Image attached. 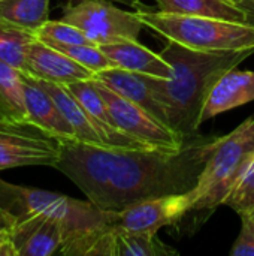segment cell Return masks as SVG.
<instances>
[{"label": "cell", "instance_id": "52a82bcc", "mask_svg": "<svg viewBox=\"0 0 254 256\" xmlns=\"http://www.w3.org/2000/svg\"><path fill=\"white\" fill-rule=\"evenodd\" d=\"M61 141L30 120H0V171L16 166H52Z\"/></svg>", "mask_w": 254, "mask_h": 256}, {"label": "cell", "instance_id": "4316f807", "mask_svg": "<svg viewBox=\"0 0 254 256\" xmlns=\"http://www.w3.org/2000/svg\"><path fill=\"white\" fill-rule=\"evenodd\" d=\"M0 256H18L12 242V228H0Z\"/></svg>", "mask_w": 254, "mask_h": 256}, {"label": "cell", "instance_id": "1f68e13d", "mask_svg": "<svg viewBox=\"0 0 254 256\" xmlns=\"http://www.w3.org/2000/svg\"><path fill=\"white\" fill-rule=\"evenodd\" d=\"M243 214H244V213H243ZM247 214H249V216H250V218H252V219L254 220V208H253V210H250V212H249Z\"/></svg>", "mask_w": 254, "mask_h": 256}, {"label": "cell", "instance_id": "4fadbf2b", "mask_svg": "<svg viewBox=\"0 0 254 256\" xmlns=\"http://www.w3.org/2000/svg\"><path fill=\"white\" fill-rule=\"evenodd\" d=\"M22 92L28 120L61 142L76 141L75 132L66 122L49 93L33 78L22 74Z\"/></svg>", "mask_w": 254, "mask_h": 256}, {"label": "cell", "instance_id": "d4e9b609", "mask_svg": "<svg viewBox=\"0 0 254 256\" xmlns=\"http://www.w3.org/2000/svg\"><path fill=\"white\" fill-rule=\"evenodd\" d=\"M55 50L61 51L76 63L90 69L94 75L114 68L112 62L105 56V52L97 45H67V44H48Z\"/></svg>", "mask_w": 254, "mask_h": 256}, {"label": "cell", "instance_id": "d6986e66", "mask_svg": "<svg viewBox=\"0 0 254 256\" xmlns=\"http://www.w3.org/2000/svg\"><path fill=\"white\" fill-rule=\"evenodd\" d=\"M0 120H28L24 92L22 72L0 60Z\"/></svg>", "mask_w": 254, "mask_h": 256}, {"label": "cell", "instance_id": "83f0119b", "mask_svg": "<svg viewBox=\"0 0 254 256\" xmlns=\"http://www.w3.org/2000/svg\"><path fill=\"white\" fill-rule=\"evenodd\" d=\"M249 14V24H254V0H247L240 3Z\"/></svg>", "mask_w": 254, "mask_h": 256}, {"label": "cell", "instance_id": "9c48e42d", "mask_svg": "<svg viewBox=\"0 0 254 256\" xmlns=\"http://www.w3.org/2000/svg\"><path fill=\"white\" fill-rule=\"evenodd\" d=\"M195 204L193 189L186 194L166 195L136 202L121 212H114L115 232L157 234L165 226H175Z\"/></svg>", "mask_w": 254, "mask_h": 256}, {"label": "cell", "instance_id": "4dcf8cb0", "mask_svg": "<svg viewBox=\"0 0 254 256\" xmlns=\"http://www.w3.org/2000/svg\"><path fill=\"white\" fill-rule=\"evenodd\" d=\"M249 120V123H250V126L253 128V130H254V116H252L250 118H247Z\"/></svg>", "mask_w": 254, "mask_h": 256}, {"label": "cell", "instance_id": "7a4b0ae2", "mask_svg": "<svg viewBox=\"0 0 254 256\" xmlns=\"http://www.w3.org/2000/svg\"><path fill=\"white\" fill-rule=\"evenodd\" d=\"M160 54L172 64L174 76L163 80L147 75V78L169 126L189 140L198 135L205 102L217 80L253 56L254 50L205 52L168 40Z\"/></svg>", "mask_w": 254, "mask_h": 256}, {"label": "cell", "instance_id": "ac0fdd59", "mask_svg": "<svg viewBox=\"0 0 254 256\" xmlns=\"http://www.w3.org/2000/svg\"><path fill=\"white\" fill-rule=\"evenodd\" d=\"M157 10L249 22L247 10L232 0H156Z\"/></svg>", "mask_w": 254, "mask_h": 256}, {"label": "cell", "instance_id": "2e32d148", "mask_svg": "<svg viewBox=\"0 0 254 256\" xmlns=\"http://www.w3.org/2000/svg\"><path fill=\"white\" fill-rule=\"evenodd\" d=\"M94 78L108 86L109 88H112L114 92H117L118 94H121L123 98L145 108L148 112H151L153 116H156L159 120L169 126L166 114L159 100L156 99L147 75L130 72L120 68H109L106 70L96 74Z\"/></svg>", "mask_w": 254, "mask_h": 256}, {"label": "cell", "instance_id": "30bf717a", "mask_svg": "<svg viewBox=\"0 0 254 256\" xmlns=\"http://www.w3.org/2000/svg\"><path fill=\"white\" fill-rule=\"evenodd\" d=\"M25 75L57 84L91 80L94 74L40 39L30 42L25 56Z\"/></svg>", "mask_w": 254, "mask_h": 256}, {"label": "cell", "instance_id": "603a6c76", "mask_svg": "<svg viewBox=\"0 0 254 256\" xmlns=\"http://www.w3.org/2000/svg\"><path fill=\"white\" fill-rule=\"evenodd\" d=\"M223 204L238 214L249 213L254 208V152L244 162L241 172Z\"/></svg>", "mask_w": 254, "mask_h": 256}, {"label": "cell", "instance_id": "7c38bea8", "mask_svg": "<svg viewBox=\"0 0 254 256\" xmlns=\"http://www.w3.org/2000/svg\"><path fill=\"white\" fill-rule=\"evenodd\" d=\"M67 90L76 98V100L84 106L90 118L93 120L96 129L102 135L105 144L112 148H129V150H139V148H151L147 144L129 136L127 134L121 132L114 120L112 116L96 88L93 78L91 80H82V81H75L70 84H66Z\"/></svg>", "mask_w": 254, "mask_h": 256}, {"label": "cell", "instance_id": "cb8c5ba5", "mask_svg": "<svg viewBox=\"0 0 254 256\" xmlns=\"http://www.w3.org/2000/svg\"><path fill=\"white\" fill-rule=\"evenodd\" d=\"M34 36L45 44H67V45H94L78 27L63 20L43 22L36 32Z\"/></svg>", "mask_w": 254, "mask_h": 256}, {"label": "cell", "instance_id": "9a60e30c", "mask_svg": "<svg viewBox=\"0 0 254 256\" xmlns=\"http://www.w3.org/2000/svg\"><path fill=\"white\" fill-rule=\"evenodd\" d=\"M254 100V70L237 68L223 74L211 88L202 111V123L234 108Z\"/></svg>", "mask_w": 254, "mask_h": 256}, {"label": "cell", "instance_id": "e0dca14e", "mask_svg": "<svg viewBox=\"0 0 254 256\" xmlns=\"http://www.w3.org/2000/svg\"><path fill=\"white\" fill-rule=\"evenodd\" d=\"M54 99L55 105L58 106L60 112L66 118V122L70 124V128L75 132V138L79 142L90 144V146H97V147H108L96 129L93 120L84 110V106L76 100V98L67 90L64 84H57L45 80H37L34 78Z\"/></svg>", "mask_w": 254, "mask_h": 256}, {"label": "cell", "instance_id": "f546056e", "mask_svg": "<svg viewBox=\"0 0 254 256\" xmlns=\"http://www.w3.org/2000/svg\"><path fill=\"white\" fill-rule=\"evenodd\" d=\"M82 0H67V4H76ZM109 2H118V3H123V4H127V6H135L136 3H139L141 0H109Z\"/></svg>", "mask_w": 254, "mask_h": 256}, {"label": "cell", "instance_id": "44dd1931", "mask_svg": "<svg viewBox=\"0 0 254 256\" xmlns=\"http://www.w3.org/2000/svg\"><path fill=\"white\" fill-rule=\"evenodd\" d=\"M34 32L0 20V60L25 74V56Z\"/></svg>", "mask_w": 254, "mask_h": 256}, {"label": "cell", "instance_id": "ba28073f", "mask_svg": "<svg viewBox=\"0 0 254 256\" xmlns=\"http://www.w3.org/2000/svg\"><path fill=\"white\" fill-rule=\"evenodd\" d=\"M93 82L102 94L115 126L121 132L151 148L178 152L184 146L186 140L178 132L148 112L145 108L123 98L96 78H93Z\"/></svg>", "mask_w": 254, "mask_h": 256}, {"label": "cell", "instance_id": "ffe728a7", "mask_svg": "<svg viewBox=\"0 0 254 256\" xmlns=\"http://www.w3.org/2000/svg\"><path fill=\"white\" fill-rule=\"evenodd\" d=\"M51 0H0V20L36 32L49 20Z\"/></svg>", "mask_w": 254, "mask_h": 256}, {"label": "cell", "instance_id": "d6a6232c", "mask_svg": "<svg viewBox=\"0 0 254 256\" xmlns=\"http://www.w3.org/2000/svg\"><path fill=\"white\" fill-rule=\"evenodd\" d=\"M232 2H235V3H238V4H240V3H243V2H247V0H232Z\"/></svg>", "mask_w": 254, "mask_h": 256}, {"label": "cell", "instance_id": "484cf974", "mask_svg": "<svg viewBox=\"0 0 254 256\" xmlns=\"http://www.w3.org/2000/svg\"><path fill=\"white\" fill-rule=\"evenodd\" d=\"M243 220L241 232L235 242L231 255L232 256H254V220L247 214H240Z\"/></svg>", "mask_w": 254, "mask_h": 256}, {"label": "cell", "instance_id": "6da1fadb", "mask_svg": "<svg viewBox=\"0 0 254 256\" xmlns=\"http://www.w3.org/2000/svg\"><path fill=\"white\" fill-rule=\"evenodd\" d=\"M220 136H193L178 152L160 148H112L61 142L54 168L106 212H121L136 202L186 194L196 188Z\"/></svg>", "mask_w": 254, "mask_h": 256}, {"label": "cell", "instance_id": "7402d4cb", "mask_svg": "<svg viewBox=\"0 0 254 256\" xmlns=\"http://www.w3.org/2000/svg\"><path fill=\"white\" fill-rule=\"evenodd\" d=\"M177 250L159 240L157 234L118 232L117 256H169Z\"/></svg>", "mask_w": 254, "mask_h": 256}, {"label": "cell", "instance_id": "277c9868", "mask_svg": "<svg viewBox=\"0 0 254 256\" xmlns=\"http://www.w3.org/2000/svg\"><path fill=\"white\" fill-rule=\"evenodd\" d=\"M135 8L145 28L186 48L205 52L254 50V24L151 10L141 2Z\"/></svg>", "mask_w": 254, "mask_h": 256}, {"label": "cell", "instance_id": "f1b7e54d", "mask_svg": "<svg viewBox=\"0 0 254 256\" xmlns=\"http://www.w3.org/2000/svg\"><path fill=\"white\" fill-rule=\"evenodd\" d=\"M13 222L10 219V216L0 207V228H12Z\"/></svg>", "mask_w": 254, "mask_h": 256}, {"label": "cell", "instance_id": "8992f818", "mask_svg": "<svg viewBox=\"0 0 254 256\" xmlns=\"http://www.w3.org/2000/svg\"><path fill=\"white\" fill-rule=\"evenodd\" d=\"M63 21L78 27L94 45L138 40L144 27L136 12H126L109 0H82L66 4Z\"/></svg>", "mask_w": 254, "mask_h": 256}, {"label": "cell", "instance_id": "5b68a950", "mask_svg": "<svg viewBox=\"0 0 254 256\" xmlns=\"http://www.w3.org/2000/svg\"><path fill=\"white\" fill-rule=\"evenodd\" d=\"M253 152L254 130L249 120L241 123L229 135L220 136L214 153L193 189L195 204L177 225L184 222L186 232L189 234L198 231L213 216L216 208L225 202L244 162Z\"/></svg>", "mask_w": 254, "mask_h": 256}, {"label": "cell", "instance_id": "3957f363", "mask_svg": "<svg viewBox=\"0 0 254 256\" xmlns=\"http://www.w3.org/2000/svg\"><path fill=\"white\" fill-rule=\"evenodd\" d=\"M0 207L12 222L42 214L55 219L64 231L58 254L66 256H117L114 212L99 208L91 201H79L61 194L12 184L0 178Z\"/></svg>", "mask_w": 254, "mask_h": 256}, {"label": "cell", "instance_id": "8fae6325", "mask_svg": "<svg viewBox=\"0 0 254 256\" xmlns=\"http://www.w3.org/2000/svg\"><path fill=\"white\" fill-rule=\"evenodd\" d=\"M12 242L18 256H51L60 252L64 231L58 220L33 214L13 220Z\"/></svg>", "mask_w": 254, "mask_h": 256}, {"label": "cell", "instance_id": "5bb4252c", "mask_svg": "<svg viewBox=\"0 0 254 256\" xmlns=\"http://www.w3.org/2000/svg\"><path fill=\"white\" fill-rule=\"evenodd\" d=\"M99 48L112 62L114 68L163 80H169L174 76L172 64L168 63L160 52L151 51L150 48L138 44V40L105 44L99 45Z\"/></svg>", "mask_w": 254, "mask_h": 256}]
</instances>
